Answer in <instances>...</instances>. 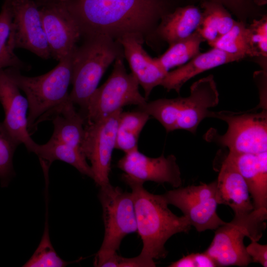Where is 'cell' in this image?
<instances>
[{"instance_id": "obj_19", "label": "cell", "mask_w": 267, "mask_h": 267, "mask_svg": "<svg viewBox=\"0 0 267 267\" xmlns=\"http://www.w3.org/2000/svg\"><path fill=\"white\" fill-rule=\"evenodd\" d=\"M242 59L239 56L213 47L207 52L200 53L177 69L168 71L160 86L168 91L174 90L179 93L183 85L196 75L216 67Z\"/></svg>"}, {"instance_id": "obj_7", "label": "cell", "mask_w": 267, "mask_h": 267, "mask_svg": "<svg viewBox=\"0 0 267 267\" xmlns=\"http://www.w3.org/2000/svg\"><path fill=\"white\" fill-rule=\"evenodd\" d=\"M124 56L114 61L112 72L106 81L94 91L81 114L85 122H94L130 105L139 106L147 100L139 91V83L125 67Z\"/></svg>"}, {"instance_id": "obj_18", "label": "cell", "mask_w": 267, "mask_h": 267, "mask_svg": "<svg viewBox=\"0 0 267 267\" xmlns=\"http://www.w3.org/2000/svg\"><path fill=\"white\" fill-rule=\"evenodd\" d=\"M226 158L245 180L254 209L267 208V151L258 154L229 152Z\"/></svg>"}, {"instance_id": "obj_24", "label": "cell", "mask_w": 267, "mask_h": 267, "mask_svg": "<svg viewBox=\"0 0 267 267\" xmlns=\"http://www.w3.org/2000/svg\"><path fill=\"white\" fill-rule=\"evenodd\" d=\"M150 118L146 112L135 109L121 112L116 133L115 149L125 153L138 148L139 134Z\"/></svg>"}, {"instance_id": "obj_33", "label": "cell", "mask_w": 267, "mask_h": 267, "mask_svg": "<svg viewBox=\"0 0 267 267\" xmlns=\"http://www.w3.org/2000/svg\"><path fill=\"white\" fill-rule=\"evenodd\" d=\"M222 3L231 10L239 18L246 15L249 10L250 2L248 0H211Z\"/></svg>"}, {"instance_id": "obj_23", "label": "cell", "mask_w": 267, "mask_h": 267, "mask_svg": "<svg viewBox=\"0 0 267 267\" xmlns=\"http://www.w3.org/2000/svg\"><path fill=\"white\" fill-rule=\"evenodd\" d=\"M228 54L240 57H260L251 40V32L242 21H236L232 28L209 44Z\"/></svg>"}, {"instance_id": "obj_26", "label": "cell", "mask_w": 267, "mask_h": 267, "mask_svg": "<svg viewBox=\"0 0 267 267\" xmlns=\"http://www.w3.org/2000/svg\"><path fill=\"white\" fill-rule=\"evenodd\" d=\"M181 107V97L158 99L138 106L137 110L146 112L158 120L167 133L175 130Z\"/></svg>"}, {"instance_id": "obj_17", "label": "cell", "mask_w": 267, "mask_h": 267, "mask_svg": "<svg viewBox=\"0 0 267 267\" xmlns=\"http://www.w3.org/2000/svg\"><path fill=\"white\" fill-rule=\"evenodd\" d=\"M216 181V198L218 204L230 207L234 214L248 213L254 209L245 180L234 164L226 157Z\"/></svg>"}, {"instance_id": "obj_1", "label": "cell", "mask_w": 267, "mask_h": 267, "mask_svg": "<svg viewBox=\"0 0 267 267\" xmlns=\"http://www.w3.org/2000/svg\"><path fill=\"white\" fill-rule=\"evenodd\" d=\"M67 7L82 36L105 35L118 40L127 34L146 38L155 33L169 12L168 0H69Z\"/></svg>"}, {"instance_id": "obj_22", "label": "cell", "mask_w": 267, "mask_h": 267, "mask_svg": "<svg viewBox=\"0 0 267 267\" xmlns=\"http://www.w3.org/2000/svg\"><path fill=\"white\" fill-rule=\"evenodd\" d=\"M13 14L10 0H5L0 12V70L12 67L30 69L29 65L14 53L15 48L12 32Z\"/></svg>"}, {"instance_id": "obj_25", "label": "cell", "mask_w": 267, "mask_h": 267, "mask_svg": "<svg viewBox=\"0 0 267 267\" xmlns=\"http://www.w3.org/2000/svg\"><path fill=\"white\" fill-rule=\"evenodd\" d=\"M205 41L197 30L188 37L169 45L162 55L155 58L158 63L167 72L180 66L199 54L200 46Z\"/></svg>"}, {"instance_id": "obj_34", "label": "cell", "mask_w": 267, "mask_h": 267, "mask_svg": "<svg viewBox=\"0 0 267 267\" xmlns=\"http://www.w3.org/2000/svg\"><path fill=\"white\" fill-rule=\"evenodd\" d=\"M195 267H218L214 260L206 252L192 253Z\"/></svg>"}, {"instance_id": "obj_20", "label": "cell", "mask_w": 267, "mask_h": 267, "mask_svg": "<svg viewBox=\"0 0 267 267\" xmlns=\"http://www.w3.org/2000/svg\"><path fill=\"white\" fill-rule=\"evenodd\" d=\"M202 19V11L198 7L193 5L178 7L162 17L154 34L170 45L196 32Z\"/></svg>"}, {"instance_id": "obj_37", "label": "cell", "mask_w": 267, "mask_h": 267, "mask_svg": "<svg viewBox=\"0 0 267 267\" xmlns=\"http://www.w3.org/2000/svg\"><path fill=\"white\" fill-rule=\"evenodd\" d=\"M57 0L60 1H62V2H67L69 0Z\"/></svg>"}, {"instance_id": "obj_21", "label": "cell", "mask_w": 267, "mask_h": 267, "mask_svg": "<svg viewBox=\"0 0 267 267\" xmlns=\"http://www.w3.org/2000/svg\"><path fill=\"white\" fill-rule=\"evenodd\" d=\"M35 154L39 157L40 162L49 166L56 160L61 161L73 166L82 174L93 179L90 166L79 149L50 138L45 144H39Z\"/></svg>"}, {"instance_id": "obj_32", "label": "cell", "mask_w": 267, "mask_h": 267, "mask_svg": "<svg viewBox=\"0 0 267 267\" xmlns=\"http://www.w3.org/2000/svg\"><path fill=\"white\" fill-rule=\"evenodd\" d=\"M246 250L252 262L259 263L264 267H267V244H260L257 241H252L246 247Z\"/></svg>"}, {"instance_id": "obj_35", "label": "cell", "mask_w": 267, "mask_h": 267, "mask_svg": "<svg viewBox=\"0 0 267 267\" xmlns=\"http://www.w3.org/2000/svg\"><path fill=\"white\" fill-rule=\"evenodd\" d=\"M169 267H195L192 254L183 256L178 261L173 262Z\"/></svg>"}, {"instance_id": "obj_13", "label": "cell", "mask_w": 267, "mask_h": 267, "mask_svg": "<svg viewBox=\"0 0 267 267\" xmlns=\"http://www.w3.org/2000/svg\"><path fill=\"white\" fill-rule=\"evenodd\" d=\"M117 167L131 178L142 183L147 181L168 183L176 188L182 183L180 171L173 154L165 157L163 154L152 158L137 148L125 153L118 161Z\"/></svg>"}, {"instance_id": "obj_8", "label": "cell", "mask_w": 267, "mask_h": 267, "mask_svg": "<svg viewBox=\"0 0 267 267\" xmlns=\"http://www.w3.org/2000/svg\"><path fill=\"white\" fill-rule=\"evenodd\" d=\"M211 118L227 125L223 135L210 132L206 139L228 148L229 152L258 154L267 151V112H234L212 111Z\"/></svg>"}, {"instance_id": "obj_10", "label": "cell", "mask_w": 267, "mask_h": 267, "mask_svg": "<svg viewBox=\"0 0 267 267\" xmlns=\"http://www.w3.org/2000/svg\"><path fill=\"white\" fill-rule=\"evenodd\" d=\"M216 180L179 187L162 194L167 203L178 208L198 232L216 229L225 222L217 213Z\"/></svg>"}, {"instance_id": "obj_36", "label": "cell", "mask_w": 267, "mask_h": 267, "mask_svg": "<svg viewBox=\"0 0 267 267\" xmlns=\"http://www.w3.org/2000/svg\"><path fill=\"white\" fill-rule=\"evenodd\" d=\"M258 6H263L267 4V0H248Z\"/></svg>"}, {"instance_id": "obj_4", "label": "cell", "mask_w": 267, "mask_h": 267, "mask_svg": "<svg viewBox=\"0 0 267 267\" xmlns=\"http://www.w3.org/2000/svg\"><path fill=\"white\" fill-rule=\"evenodd\" d=\"M73 53L60 60L51 71L36 77L24 76L19 69L15 68L4 69L26 95L29 132L34 129L40 118L71 101L68 89L71 84Z\"/></svg>"}, {"instance_id": "obj_28", "label": "cell", "mask_w": 267, "mask_h": 267, "mask_svg": "<svg viewBox=\"0 0 267 267\" xmlns=\"http://www.w3.org/2000/svg\"><path fill=\"white\" fill-rule=\"evenodd\" d=\"M19 145L0 122V181L1 187L8 186L15 173L13 165L14 152Z\"/></svg>"}, {"instance_id": "obj_12", "label": "cell", "mask_w": 267, "mask_h": 267, "mask_svg": "<svg viewBox=\"0 0 267 267\" xmlns=\"http://www.w3.org/2000/svg\"><path fill=\"white\" fill-rule=\"evenodd\" d=\"M15 47L28 50L47 59L50 53L40 9L33 0H10Z\"/></svg>"}, {"instance_id": "obj_27", "label": "cell", "mask_w": 267, "mask_h": 267, "mask_svg": "<svg viewBox=\"0 0 267 267\" xmlns=\"http://www.w3.org/2000/svg\"><path fill=\"white\" fill-rule=\"evenodd\" d=\"M47 198H46V220L41 242L30 259L23 267H64L73 262L62 259L56 253L51 243L48 224Z\"/></svg>"}, {"instance_id": "obj_30", "label": "cell", "mask_w": 267, "mask_h": 267, "mask_svg": "<svg viewBox=\"0 0 267 267\" xmlns=\"http://www.w3.org/2000/svg\"><path fill=\"white\" fill-rule=\"evenodd\" d=\"M252 43L260 57L267 56V17L265 15L259 20H254L248 27Z\"/></svg>"}, {"instance_id": "obj_2", "label": "cell", "mask_w": 267, "mask_h": 267, "mask_svg": "<svg viewBox=\"0 0 267 267\" xmlns=\"http://www.w3.org/2000/svg\"><path fill=\"white\" fill-rule=\"evenodd\" d=\"M122 178L132 189L137 231L143 243L139 255L154 261L165 258L168 254L165 247L167 240L175 234L190 230L188 219L173 213L162 194L148 192L143 183L125 173Z\"/></svg>"}, {"instance_id": "obj_11", "label": "cell", "mask_w": 267, "mask_h": 267, "mask_svg": "<svg viewBox=\"0 0 267 267\" xmlns=\"http://www.w3.org/2000/svg\"><path fill=\"white\" fill-rule=\"evenodd\" d=\"M39 9L50 56L59 61L77 48L80 29L66 2L44 0Z\"/></svg>"}, {"instance_id": "obj_16", "label": "cell", "mask_w": 267, "mask_h": 267, "mask_svg": "<svg viewBox=\"0 0 267 267\" xmlns=\"http://www.w3.org/2000/svg\"><path fill=\"white\" fill-rule=\"evenodd\" d=\"M117 40L121 44L124 58L139 85L142 87L144 97L147 100L153 89L160 85L168 72L155 58L151 57L144 50V40L142 37L135 34H127Z\"/></svg>"}, {"instance_id": "obj_14", "label": "cell", "mask_w": 267, "mask_h": 267, "mask_svg": "<svg viewBox=\"0 0 267 267\" xmlns=\"http://www.w3.org/2000/svg\"><path fill=\"white\" fill-rule=\"evenodd\" d=\"M20 89L5 72L0 70V103L4 112L2 122L5 129L19 145L23 144L29 152L35 153L39 144L31 138L28 128V102Z\"/></svg>"}, {"instance_id": "obj_9", "label": "cell", "mask_w": 267, "mask_h": 267, "mask_svg": "<svg viewBox=\"0 0 267 267\" xmlns=\"http://www.w3.org/2000/svg\"><path fill=\"white\" fill-rule=\"evenodd\" d=\"M122 109L94 122L86 121L81 150L91 164L93 179L102 187L110 184L112 154Z\"/></svg>"}, {"instance_id": "obj_5", "label": "cell", "mask_w": 267, "mask_h": 267, "mask_svg": "<svg viewBox=\"0 0 267 267\" xmlns=\"http://www.w3.org/2000/svg\"><path fill=\"white\" fill-rule=\"evenodd\" d=\"M267 208L253 209L246 213L234 214L230 222L218 227L213 240L205 251L218 267H246L252 262L244 244L245 237L258 241L266 229Z\"/></svg>"}, {"instance_id": "obj_6", "label": "cell", "mask_w": 267, "mask_h": 267, "mask_svg": "<svg viewBox=\"0 0 267 267\" xmlns=\"http://www.w3.org/2000/svg\"><path fill=\"white\" fill-rule=\"evenodd\" d=\"M98 197L102 207L105 232L95 257V267H100L103 261L117 253L126 235L137 231L132 192L123 191L110 183L100 187Z\"/></svg>"}, {"instance_id": "obj_3", "label": "cell", "mask_w": 267, "mask_h": 267, "mask_svg": "<svg viewBox=\"0 0 267 267\" xmlns=\"http://www.w3.org/2000/svg\"><path fill=\"white\" fill-rule=\"evenodd\" d=\"M85 38L83 44L77 46L73 54V88L69 93L71 101L79 106L81 114L109 66L117 57L124 56L122 46L117 40L105 35Z\"/></svg>"}, {"instance_id": "obj_29", "label": "cell", "mask_w": 267, "mask_h": 267, "mask_svg": "<svg viewBox=\"0 0 267 267\" xmlns=\"http://www.w3.org/2000/svg\"><path fill=\"white\" fill-rule=\"evenodd\" d=\"M202 9L209 11L216 21L220 37L228 32L236 21L233 19L222 3L211 0H205L201 4Z\"/></svg>"}, {"instance_id": "obj_15", "label": "cell", "mask_w": 267, "mask_h": 267, "mask_svg": "<svg viewBox=\"0 0 267 267\" xmlns=\"http://www.w3.org/2000/svg\"><path fill=\"white\" fill-rule=\"evenodd\" d=\"M219 102V93L213 75L196 81L190 88V94L181 97V107L175 130H184L195 134L199 124L211 118L210 109Z\"/></svg>"}, {"instance_id": "obj_31", "label": "cell", "mask_w": 267, "mask_h": 267, "mask_svg": "<svg viewBox=\"0 0 267 267\" xmlns=\"http://www.w3.org/2000/svg\"><path fill=\"white\" fill-rule=\"evenodd\" d=\"M100 267H156V264L154 260L147 259L140 255L135 257L125 258L116 253L103 261Z\"/></svg>"}]
</instances>
